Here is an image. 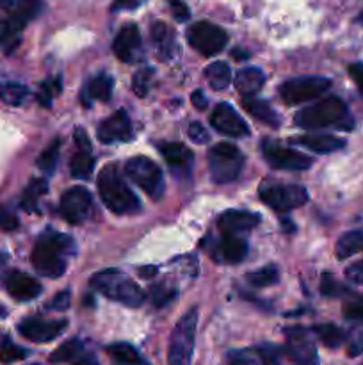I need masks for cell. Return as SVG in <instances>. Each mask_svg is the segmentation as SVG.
<instances>
[{
  "instance_id": "30bf717a",
  "label": "cell",
  "mask_w": 363,
  "mask_h": 365,
  "mask_svg": "<svg viewBox=\"0 0 363 365\" xmlns=\"http://www.w3.org/2000/svg\"><path fill=\"white\" fill-rule=\"evenodd\" d=\"M189 45L203 56H216L226 46L228 34L210 21H198L187 31Z\"/></svg>"
},
{
  "instance_id": "680465c9",
  "label": "cell",
  "mask_w": 363,
  "mask_h": 365,
  "mask_svg": "<svg viewBox=\"0 0 363 365\" xmlns=\"http://www.w3.org/2000/svg\"><path fill=\"white\" fill-rule=\"evenodd\" d=\"M362 365H363V364H362Z\"/></svg>"
},
{
  "instance_id": "bcb514c9",
  "label": "cell",
  "mask_w": 363,
  "mask_h": 365,
  "mask_svg": "<svg viewBox=\"0 0 363 365\" xmlns=\"http://www.w3.org/2000/svg\"><path fill=\"white\" fill-rule=\"evenodd\" d=\"M187 135L189 139H192V141L198 143V145H205V143L209 141V132H206L205 127H203L201 123H198V121L189 125Z\"/></svg>"
},
{
  "instance_id": "d6a6232c",
  "label": "cell",
  "mask_w": 363,
  "mask_h": 365,
  "mask_svg": "<svg viewBox=\"0 0 363 365\" xmlns=\"http://www.w3.org/2000/svg\"><path fill=\"white\" fill-rule=\"evenodd\" d=\"M28 95V89L23 84L18 82H7V84L0 86V100L7 103V106H21Z\"/></svg>"
},
{
  "instance_id": "ffe728a7",
  "label": "cell",
  "mask_w": 363,
  "mask_h": 365,
  "mask_svg": "<svg viewBox=\"0 0 363 365\" xmlns=\"http://www.w3.org/2000/svg\"><path fill=\"white\" fill-rule=\"evenodd\" d=\"M214 257L219 262L226 264H238L248 255V245L244 239L238 237L237 234H224V237L214 248Z\"/></svg>"
},
{
  "instance_id": "ab89813d",
  "label": "cell",
  "mask_w": 363,
  "mask_h": 365,
  "mask_svg": "<svg viewBox=\"0 0 363 365\" xmlns=\"http://www.w3.org/2000/svg\"><path fill=\"white\" fill-rule=\"evenodd\" d=\"M320 292H322L324 296H327V298H337V296L347 292V289H345L340 282L335 280L331 274H324L322 280H320Z\"/></svg>"
},
{
  "instance_id": "52a82bcc",
  "label": "cell",
  "mask_w": 363,
  "mask_h": 365,
  "mask_svg": "<svg viewBox=\"0 0 363 365\" xmlns=\"http://www.w3.org/2000/svg\"><path fill=\"white\" fill-rule=\"evenodd\" d=\"M125 173L134 182L135 185L142 189L149 198L159 200L164 192V175L160 168L152 159L144 155L132 157L125 164Z\"/></svg>"
},
{
  "instance_id": "c3c4849f",
  "label": "cell",
  "mask_w": 363,
  "mask_h": 365,
  "mask_svg": "<svg viewBox=\"0 0 363 365\" xmlns=\"http://www.w3.org/2000/svg\"><path fill=\"white\" fill-rule=\"evenodd\" d=\"M68 307H70V292L68 291L59 292V294L48 303V309H53V310H66Z\"/></svg>"
},
{
  "instance_id": "ba28073f",
  "label": "cell",
  "mask_w": 363,
  "mask_h": 365,
  "mask_svg": "<svg viewBox=\"0 0 363 365\" xmlns=\"http://www.w3.org/2000/svg\"><path fill=\"white\" fill-rule=\"evenodd\" d=\"M260 200L274 210H290L305 205L308 202V192L302 185L276 184L273 180H263L260 184Z\"/></svg>"
},
{
  "instance_id": "816d5d0a",
  "label": "cell",
  "mask_w": 363,
  "mask_h": 365,
  "mask_svg": "<svg viewBox=\"0 0 363 365\" xmlns=\"http://www.w3.org/2000/svg\"><path fill=\"white\" fill-rule=\"evenodd\" d=\"M191 102H192V106H194L196 109H199V110H203V109H206V107H209V100H206V96L203 95V91H199V89H196V91L192 93Z\"/></svg>"
},
{
  "instance_id": "e0dca14e",
  "label": "cell",
  "mask_w": 363,
  "mask_h": 365,
  "mask_svg": "<svg viewBox=\"0 0 363 365\" xmlns=\"http://www.w3.org/2000/svg\"><path fill=\"white\" fill-rule=\"evenodd\" d=\"M141 32H139L137 25L128 24L121 29L116 34L112 43V50L116 53V57L123 63H135L141 56Z\"/></svg>"
},
{
  "instance_id": "74e56055",
  "label": "cell",
  "mask_w": 363,
  "mask_h": 365,
  "mask_svg": "<svg viewBox=\"0 0 363 365\" xmlns=\"http://www.w3.org/2000/svg\"><path fill=\"white\" fill-rule=\"evenodd\" d=\"M153 70L152 68H142V70L135 71L134 78H132V89L137 96H146L149 91V84H152Z\"/></svg>"
},
{
  "instance_id": "f5cc1de1",
  "label": "cell",
  "mask_w": 363,
  "mask_h": 365,
  "mask_svg": "<svg viewBox=\"0 0 363 365\" xmlns=\"http://www.w3.org/2000/svg\"><path fill=\"white\" fill-rule=\"evenodd\" d=\"M75 145H77V148L91 150V143H89L88 134H85V130H82V128H77V130H75Z\"/></svg>"
},
{
  "instance_id": "db71d44e",
  "label": "cell",
  "mask_w": 363,
  "mask_h": 365,
  "mask_svg": "<svg viewBox=\"0 0 363 365\" xmlns=\"http://www.w3.org/2000/svg\"><path fill=\"white\" fill-rule=\"evenodd\" d=\"M155 273H157V269H155V267H152V266H148V269H139V274H141V277H144V278L153 277Z\"/></svg>"
},
{
  "instance_id": "9c48e42d",
  "label": "cell",
  "mask_w": 363,
  "mask_h": 365,
  "mask_svg": "<svg viewBox=\"0 0 363 365\" xmlns=\"http://www.w3.org/2000/svg\"><path fill=\"white\" fill-rule=\"evenodd\" d=\"M330 78L324 77H295L288 78L280 88V96L288 106L310 102L317 96L324 95L330 89Z\"/></svg>"
},
{
  "instance_id": "d4e9b609",
  "label": "cell",
  "mask_w": 363,
  "mask_h": 365,
  "mask_svg": "<svg viewBox=\"0 0 363 365\" xmlns=\"http://www.w3.org/2000/svg\"><path fill=\"white\" fill-rule=\"evenodd\" d=\"M242 107L248 110V114H251L255 120L262 121L263 125H269V127L276 128L280 125V116L276 114V110L269 106L263 100L255 98V96H244L242 100Z\"/></svg>"
},
{
  "instance_id": "836d02e7",
  "label": "cell",
  "mask_w": 363,
  "mask_h": 365,
  "mask_svg": "<svg viewBox=\"0 0 363 365\" xmlns=\"http://www.w3.org/2000/svg\"><path fill=\"white\" fill-rule=\"evenodd\" d=\"M59 152H60V143L59 139H56V141L50 143V145L43 150L41 155H39L38 159L39 170L45 171L46 175H52L53 171H56L57 160H59Z\"/></svg>"
},
{
  "instance_id": "ee69618b",
  "label": "cell",
  "mask_w": 363,
  "mask_h": 365,
  "mask_svg": "<svg viewBox=\"0 0 363 365\" xmlns=\"http://www.w3.org/2000/svg\"><path fill=\"white\" fill-rule=\"evenodd\" d=\"M18 225H20V221H18L16 214L6 207H0V230L13 232L16 230Z\"/></svg>"
},
{
  "instance_id": "e575fe53",
  "label": "cell",
  "mask_w": 363,
  "mask_h": 365,
  "mask_svg": "<svg viewBox=\"0 0 363 365\" xmlns=\"http://www.w3.org/2000/svg\"><path fill=\"white\" fill-rule=\"evenodd\" d=\"M248 282L255 287H270V285H276L280 280V273L274 266H265L262 269L255 271V273H249Z\"/></svg>"
},
{
  "instance_id": "f1b7e54d",
  "label": "cell",
  "mask_w": 363,
  "mask_h": 365,
  "mask_svg": "<svg viewBox=\"0 0 363 365\" xmlns=\"http://www.w3.org/2000/svg\"><path fill=\"white\" fill-rule=\"evenodd\" d=\"M363 250V232H347V234L342 235L337 242V248H335V253H337L338 260H345L349 257H352L354 253L362 252Z\"/></svg>"
},
{
  "instance_id": "44dd1931",
  "label": "cell",
  "mask_w": 363,
  "mask_h": 365,
  "mask_svg": "<svg viewBox=\"0 0 363 365\" xmlns=\"http://www.w3.org/2000/svg\"><path fill=\"white\" fill-rule=\"evenodd\" d=\"M260 223V217L253 212H246V210H228L219 217L217 225H219L223 234H241V232H248L255 228Z\"/></svg>"
},
{
  "instance_id": "d590c367",
  "label": "cell",
  "mask_w": 363,
  "mask_h": 365,
  "mask_svg": "<svg viewBox=\"0 0 363 365\" xmlns=\"http://www.w3.org/2000/svg\"><path fill=\"white\" fill-rule=\"evenodd\" d=\"M27 355H28L27 349L16 346L11 339L6 337L2 341V346H0V362L2 364L7 365V364L20 362V360H23Z\"/></svg>"
},
{
  "instance_id": "7c38bea8",
  "label": "cell",
  "mask_w": 363,
  "mask_h": 365,
  "mask_svg": "<svg viewBox=\"0 0 363 365\" xmlns=\"http://www.w3.org/2000/svg\"><path fill=\"white\" fill-rule=\"evenodd\" d=\"M263 159L270 164L276 170H287V171H305L308 170L313 164V160L310 159L305 153H299L295 150L283 148V146L273 145V143L265 141L262 145Z\"/></svg>"
},
{
  "instance_id": "5bb4252c",
  "label": "cell",
  "mask_w": 363,
  "mask_h": 365,
  "mask_svg": "<svg viewBox=\"0 0 363 365\" xmlns=\"http://www.w3.org/2000/svg\"><path fill=\"white\" fill-rule=\"evenodd\" d=\"M66 327L68 321L64 319L46 321L39 319V317H28L18 324V331H20L21 337L31 342H52L53 339L63 335Z\"/></svg>"
},
{
  "instance_id": "5b68a950",
  "label": "cell",
  "mask_w": 363,
  "mask_h": 365,
  "mask_svg": "<svg viewBox=\"0 0 363 365\" xmlns=\"http://www.w3.org/2000/svg\"><path fill=\"white\" fill-rule=\"evenodd\" d=\"M196 328H198V310L191 309L174 327L167 348V364L169 365H192L194 353Z\"/></svg>"
},
{
  "instance_id": "f35d334b",
  "label": "cell",
  "mask_w": 363,
  "mask_h": 365,
  "mask_svg": "<svg viewBox=\"0 0 363 365\" xmlns=\"http://www.w3.org/2000/svg\"><path fill=\"white\" fill-rule=\"evenodd\" d=\"M60 88H63V86H60L59 78H56V81H52V78H50V81L43 82L41 89H39L38 100L43 103V106L48 107L53 96H57L60 93Z\"/></svg>"
},
{
  "instance_id": "d6986e66",
  "label": "cell",
  "mask_w": 363,
  "mask_h": 365,
  "mask_svg": "<svg viewBox=\"0 0 363 365\" xmlns=\"http://www.w3.org/2000/svg\"><path fill=\"white\" fill-rule=\"evenodd\" d=\"M50 362L68 365H98L95 356L89 353V349L85 348L80 341H77V339H71V341L59 346V348L50 355Z\"/></svg>"
},
{
  "instance_id": "603a6c76",
  "label": "cell",
  "mask_w": 363,
  "mask_h": 365,
  "mask_svg": "<svg viewBox=\"0 0 363 365\" xmlns=\"http://www.w3.org/2000/svg\"><path fill=\"white\" fill-rule=\"evenodd\" d=\"M152 41L160 59L167 61L173 57L174 50H177V36H174L173 29L167 27L162 21H157L152 27Z\"/></svg>"
},
{
  "instance_id": "4dcf8cb0",
  "label": "cell",
  "mask_w": 363,
  "mask_h": 365,
  "mask_svg": "<svg viewBox=\"0 0 363 365\" xmlns=\"http://www.w3.org/2000/svg\"><path fill=\"white\" fill-rule=\"evenodd\" d=\"M71 175L78 180H88L93 173V166H95V160L91 157V150H84V148H77L75 155L71 157V164H70Z\"/></svg>"
},
{
  "instance_id": "6da1fadb",
  "label": "cell",
  "mask_w": 363,
  "mask_h": 365,
  "mask_svg": "<svg viewBox=\"0 0 363 365\" xmlns=\"http://www.w3.org/2000/svg\"><path fill=\"white\" fill-rule=\"evenodd\" d=\"M73 241L63 234H46L39 237L32 250L31 262L39 274L59 278L66 271V253H73Z\"/></svg>"
},
{
  "instance_id": "11a10c76",
  "label": "cell",
  "mask_w": 363,
  "mask_h": 365,
  "mask_svg": "<svg viewBox=\"0 0 363 365\" xmlns=\"http://www.w3.org/2000/svg\"><path fill=\"white\" fill-rule=\"evenodd\" d=\"M13 6V0H0V9H4V7H9Z\"/></svg>"
},
{
  "instance_id": "277c9868",
  "label": "cell",
  "mask_w": 363,
  "mask_h": 365,
  "mask_svg": "<svg viewBox=\"0 0 363 365\" xmlns=\"http://www.w3.org/2000/svg\"><path fill=\"white\" fill-rule=\"evenodd\" d=\"M295 125L301 128H322V127H338L351 120L347 118V107L337 96H330L313 106L305 107L299 110L294 118Z\"/></svg>"
},
{
  "instance_id": "f6af8a7d",
  "label": "cell",
  "mask_w": 363,
  "mask_h": 365,
  "mask_svg": "<svg viewBox=\"0 0 363 365\" xmlns=\"http://www.w3.org/2000/svg\"><path fill=\"white\" fill-rule=\"evenodd\" d=\"M363 353V328L352 331V335L347 341V355L349 356H359Z\"/></svg>"
},
{
  "instance_id": "f546056e",
  "label": "cell",
  "mask_w": 363,
  "mask_h": 365,
  "mask_svg": "<svg viewBox=\"0 0 363 365\" xmlns=\"http://www.w3.org/2000/svg\"><path fill=\"white\" fill-rule=\"evenodd\" d=\"M205 78L209 81L210 88L216 89V91L226 89L231 81L230 66H228L226 63H223V61H217V63L209 64V66L205 68Z\"/></svg>"
},
{
  "instance_id": "cb8c5ba5",
  "label": "cell",
  "mask_w": 363,
  "mask_h": 365,
  "mask_svg": "<svg viewBox=\"0 0 363 365\" xmlns=\"http://www.w3.org/2000/svg\"><path fill=\"white\" fill-rule=\"evenodd\" d=\"M292 141L315 153H333L337 150L344 148V141L333 138V135H299V138H294Z\"/></svg>"
},
{
  "instance_id": "ac0fdd59",
  "label": "cell",
  "mask_w": 363,
  "mask_h": 365,
  "mask_svg": "<svg viewBox=\"0 0 363 365\" xmlns=\"http://www.w3.org/2000/svg\"><path fill=\"white\" fill-rule=\"evenodd\" d=\"M4 289L11 298L18 299V302H31V299L38 298L41 294L43 287L36 278L28 277V274L21 273V271H11L4 278Z\"/></svg>"
},
{
  "instance_id": "4316f807",
  "label": "cell",
  "mask_w": 363,
  "mask_h": 365,
  "mask_svg": "<svg viewBox=\"0 0 363 365\" xmlns=\"http://www.w3.org/2000/svg\"><path fill=\"white\" fill-rule=\"evenodd\" d=\"M112 78L109 75L102 73L96 75L89 81V84L85 86L84 93H82V98L88 102V98L96 100V102H109L110 95H112Z\"/></svg>"
},
{
  "instance_id": "83f0119b",
  "label": "cell",
  "mask_w": 363,
  "mask_h": 365,
  "mask_svg": "<svg viewBox=\"0 0 363 365\" xmlns=\"http://www.w3.org/2000/svg\"><path fill=\"white\" fill-rule=\"evenodd\" d=\"M107 355L112 359L114 365H149L139 355V351L134 346L125 344V342L107 346Z\"/></svg>"
},
{
  "instance_id": "4fadbf2b",
  "label": "cell",
  "mask_w": 363,
  "mask_h": 365,
  "mask_svg": "<svg viewBox=\"0 0 363 365\" xmlns=\"http://www.w3.org/2000/svg\"><path fill=\"white\" fill-rule=\"evenodd\" d=\"M287 337L288 344L283 353L292 365H319V355L313 342L310 341L308 331L294 328V330H287Z\"/></svg>"
},
{
  "instance_id": "6f0895ef",
  "label": "cell",
  "mask_w": 363,
  "mask_h": 365,
  "mask_svg": "<svg viewBox=\"0 0 363 365\" xmlns=\"http://www.w3.org/2000/svg\"><path fill=\"white\" fill-rule=\"evenodd\" d=\"M4 259H6V257H2V255H0V262H2V260H4Z\"/></svg>"
},
{
  "instance_id": "7bdbcfd3",
  "label": "cell",
  "mask_w": 363,
  "mask_h": 365,
  "mask_svg": "<svg viewBox=\"0 0 363 365\" xmlns=\"http://www.w3.org/2000/svg\"><path fill=\"white\" fill-rule=\"evenodd\" d=\"M177 296V291L166 287H153L152 289V303L155 307H166L167 303H171Z\"/></svg>"
},
{
  "instance_id": "7dc6e473",
  "label": "cell",
  "mask_w": 363,
  "mask_h": 365,
  "mask_svg": "<svg viewBox=\"0 0 363 365\" xmlns=\"http://www.w3.org/2000/svg\"><path fill=\"white\" fill-rule=\"evenodd\" d=\"M167 4H169L171 7V13H173V16L177 18L178 21H185L189 20V7L185 6L184 0H167Z\"/></svg>"
},
{
  "instance_id": "2e32d148",
  "label": "cell",
  "mask_w": 363,
  "mask_h": 365,
  "mask_svg": "<svg viewBox=\"0 0 363 365\" xmlns=\"http://www.w3.org/2000/svg\"><path fill=\"white\" fill-rule=\"evenodd\" d=\"M134 130H132V121L127 110L120 109L112 114L110 118L102 121L98 128L100 141L109 145V143H125L130 141Z\"/></svg>"
},
{
  "instance_id": "681fc988",
  "label": "cell",
  "mask_w": 363,
  "mask_h": 365,
  "mask_svg": "<svg viewBox=\"0 0 363 365\" xmlns=\"http://www.w3.org/2000/svg\"><path fill=\"white\" fill-rule=\"evenodd\" d=\"M349 75L352 77V81L356 82V86L359 88V91L363 93V64L362 63H354L349 66Z\"/></svg>"
},
{
  "instance_id": "7402d4cb",
  "label": "cell",
  "mask_w": 363,
  "mask_h": 365,
  "mask_svg": "<svg viewBox=\"0 0 363 365\" xmlns=\"http://www.w3.org/2000/svg\"><path fill=\"white\" fill-rule=\"evenodd\" d=\"M159 152L166 159V163L173 168V171H189L192 166V153L187 146L180 143H162L159 145Z\"/></svg>"
},
{
  "instance_id": "8fae6325",
  "label": "cell",
  "mask_w": 363,
  "mask_h": 365,
  "mask_svg": "<svg viewBox=\"0 0 363 365\" xmlns=\"http://www.w3.org/2000/svg\"><path fill=\"white\" fill-rule=\"evenodd\" d=\"M91 212V192L75 185L60 196V216L70 225H80Z\"/></svg>"
},
{
  "instance_id": "484cf974",
  "label": "cell",
  "mask_w": 363,
  "mask_h": 365,
  "mask_svg": "<svg viewBox=\"0 0 363 365\" xmlns=\"http://www.w3.org/2000/svg\"><path fill=\"white\" fill-rule=\"evenodd\" d=\"M265 82V75L258 68H244L235 75V88L241 95L253 96L263 88Z\"/></svg>"
},
{
  "instance_id": "60d3db41",
  "label": "cell",
  "mask_w": 363,
  "mask_h": 365,
  "mask_svg": "<svg viewBox=\"0 0 363 365\" xmlns=\"http://www.w3.org/2000/svg\"><path fill=\"white\" fill-rule=\"evenodd\" d=\"M344 316L347 317L349 321L363 323V296H359V298H352L345 303Z\"/></svg>"
},
{
  "instance_id": "9f6ffc18",
  "label": "cell",
  "mask_w": 363,
  "mask_h": 365,
  "mask_svg": "<svg viewBox=\"0 0 363 365\" xmlns=\"http://www.w3.org/2000/svg\"><path fill=\"white\" fill-rule=\"evenodd\" d=\"M6 309H4V307L2 305H0V317H6Z\"/></svg>"
},
{
  "instance_id": "3957f363",
  "label": "cell",
  "mask_w": 363,
  "mask_h": 365,
  "mask_svg": "<svg viewBox=\"0 0 363 365\" xmlns=\"http://www.w3.org/2000/svg\"><path fill=\"white\" fill-rule=\"evenodd\" d=\"M91 285L93 289H96L107 299H112V302L121 303L125 307H132V309L141 307L146 298L142 289L130 277L116 269H107L96 273L91 278Z\"/></svg>"
},
{
  "instance_id": "7a4b0ae2",
  "label": "cell",
  "mask_w": 363,
  "mask_h": 365,
  "mask_svg": "<svg viewBox=\"0 0 363 365\" xmlns=\"http://www.w3.org/2000/svg\"><path fill=\"white\" fill-rule=\"evenodd\" d=\"M98 191L100 196H102V202L114 214H121V216L123 214H135L141 209L137 196L132 192V189L128 187L127 182L121 178L120 171L112 164H109V166L100 171Z\"/></svg>"
},
{
  "instance_id": "8d00e7d4",
  "label": "cell",
  "mask_w": 363,
  "mask_h": 365,
  "mask_svg": "<svg viewBox=\"0 0 363 365\" xmlns=\"http://www.w3.org/2000/svg\"><path fill=\"white\" fill-rule=\"evenodd\" d=\"M46 191V182L45 180H32V184L25 189L23 198H21V207H23L27 212L36 210V203L38 198Z\"/></svg>"
},
{
  "instance_id": "1f68e13d",
  "label": "cell",
  "mask_w": 363,
  "mask_h": 365,
  "mask_svg": "<svg viewBox=\"0 0 363 365\" xmlns=\"http://www.w3.org/2000/svg\"><path fill=\"white\" fill-rule=\"evenodd\" d=\"M313 331H315V335L319 337V341L330 349L340 348L345 341L344 331L338 327H335V324H319Z\"/></svg>"
},
{
  "instance_id": "b9f144b4",
  "label": "cell",
  "mask_w": 363,
  "mask_h": 365,
  "mask_svg": "<svg viewBox=\"0 0 363 365\" xmlns=\"http://www.w3.org/2000/svg\"><path fill=\"white\" fill-rule=\"evenodd\" d=\"M228 365H256L255 349H241L228 355Z\"/></svg>"
},
{
  "instance_id": "9a60e30c",
  "label": "cell",
  "mask_w": 363,
  "mask_h": 365,
  "mask_svg": "<svg viewBox=\"0 0 363 365\" xmlns=\"http://www.w3.org/2000/svg\"><path fill=\"white\" fill-rule=\"evenodd\" d=\"M210 125L228 138H242L248 135L249 128L246 121L238 116L230 103H219L210 114Z\"/></svg>"
},
{
  "instance_id": "f907efd6",
  "label": "cell",
  "mask_w": 363,
  "mask_h": 365,
  "mask_svg": "<svg viewBox=\"0 0 363 365\" xmlns=\"http://www.w3.org/2000/svg\"><path fill=\"white\" fill-rule=\"evenodd\" d=\"M345 274H347L349 280L354 282V284H363V262L354 264V266L349 267V269L345 271Z\"/></svg>"
},
{
  "instance_id": "8992f818",
  "label": "cell",
  "mask_w": 363,
  "mask_h": 365,
  "mask_svg": "<svg viewBox=\"0 0 363 365\" xmlns=\"http://www.w3.org/2000/svg\"><path fill=\"white\" fill-rule=\"evenodd\" d=\"M244 166V155L237 146L230 143H219L209 152L210 177L217 184H230L241 175Z\"/></svg>"
}]
</instances>
